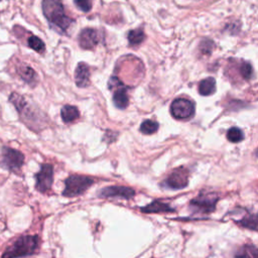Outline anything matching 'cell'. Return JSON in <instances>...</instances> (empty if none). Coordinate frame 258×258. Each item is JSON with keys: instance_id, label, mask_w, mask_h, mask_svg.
<instances>
[{"instance_id": "ffe728a7", "label": "cell", "mask_w": 258, "mask_h": 258, "mask_svg": "<svg viewBox=\"0 0 258 258\" xmlns=\"http://www.w3.org/2000/svg\"><path fill=\"white\" fill-rule=\"evenodd\" d=\"M28 46L30 48H32L33 50L37 51V52H43L44 49H45V45H44V42L38 38L37 36L35 35H32L28 38Z\"/></svg>"}, {"instance_id": "d6986e66", "label": "cell", "mask_w": 258, "mask_h": 258, "mask_svg": "<svg viewBox=\"0 0 258 258\" xmlns=\"http://www.w3.org/2000/svg\"><path fill=\"white\" fill-rule=\"evenodd\" d=\"M145 38V34L141 28H137L134 30H131L128 33V40L129 43L132 45H137L141 43Z\"/></svg>"}, {"instance_id": "5bb4252c", "label": "cell", "mask_w": 258, "mask_h": 258, "mask_svg": "<svg viewBox=\"0 0 258 258\" xmlns=\"http://www.w3.org/2000/svg\"><path fill=\"white\" fill-rule=\"evenodd\" d=\"M60 117L64 123H71L80 117V112L75 106L64 105L60 110Z\"/></svg>"}, {"instance_id": "d4e9b609", "label": "cell", "mask_w": 258, "mask_h": 258, "mask_svg": "<svg viewBox=\"0 0 258 258\" xmlns=\"http://www.w3.org/2000/svg\"><path fill=\"white\" fill-rule=\"evenodd\" d=\"M75 3L84 12H89L92 9V0H75Z\"/></svg>"}, {"instance_id": "603a6c76", "label": "cell", "mask_w": 258, "mask_h": 258, "mask_svg": "<svg viewBox=\"0 0 258 258\" xmlns=\"http://www.w3.org/2000/svg\"><path fill=\"white\" fill-rule=\"evenodd\" d=\"M252 73H253V69L251 64L245 61L242 62V64L240 66V75L243 77V79L249 80L252 77Z\"/></svg>"}, {"instance_id": "9a60e30c", "label": "cell", "mask_w": 258, "mask_h": 258, "mask_svg": "<svg viewBox=\"0 0 258 258\" xmlns=\"http://www.w3.org/2000/svg\"><path fill=\"white\" fill-rule=\"evenodd\" d=\"M216 90V81L214 78H207L199 84V92L203 96H210Z\"/></svg>"}, {"instance_id": "8992f818", "label": "cell", "mask_w": 258, "mask_h": 258, "mask_svg": "<svg viewBox=\"0 0 258 258\" xmlns=\"http://www.w3.org/2000/svg\"><path fill=\"white\" fill-rule=\"evenodd\" d=\"M24 162V155L14 148L3 147L2 151V163L3 165L12 171H16L21 168Z\"/></svg>"}, {"instance_id": "277c9868", "label": "cell", "mask_w": 258, "mask_h": 258, "mask_svg": "<svg viewBox=\"0 0 258 258\" xmlns=\"http://www.w3.org/2000/svg\"><path fill=\"white\" fill-rule=\"evenodd\" d=\"M94 182V179L90 176L73 174L70 175L64 180V189L62 190V196L72 198L84 194Z\"/></svg>"}, {"instance_id": "5b68a950", "label": "cell", "mask_w": 258, "mask_h": 258, "mask_svg": "<svg viewBox=\"0 0 258 258\" xmlns=\"http://www.w3.org/2000/svg\"><path fill=\"white\" fill-rule=\"evenodd\" d=\"M35 187L38 191L44 194L50 189L53 181V167L51 164L43 163L39 171L35 174Z\"/></svg>"}, {"instance_id": "ba28073f", "label": "cell", "mask_w": 258, "mask_h": 258, "mask_svg": "<svg viewBox=\"0 0 258 258\" xmlns=\"http://www.w3.org/2000/svg\"><path fill=\"white\" fill-rule=\"evenodd\" d=\"M109 88L111 90H115L113 95V102L115 106L119 109H125L128 106L129 98L126 89L122 87V83L116 77H112L109 81Z\"/></svg>"}, {"instance_id": "3957f363", "label": "cell", "mask_w": 258, "mask_h": 258, "mask_svg": "<svg viewBox=\"0 0 258 258\" xmlns=\"http://www.w3.org/2000/svg\"><path fill=\"white\" fill-rule=\"evenodd\" d=\"M9 101L14 105L15 109L18 111L19 116L21 117L22 121L31 128H36L39 127L38 125V117L39 113L34 112L33 109L29 106V104L26 103L25 99L23 96L19 95L18 93H12L9 97Z\"/></svg>"}, {"instance_id": "44dd1931", "label": "cell", "mask_w": 258, "mask_h": 258, "mask_svg": "<svg viewBox=\"0 0 258 258\" xmlns=\"http://www.w3.org/2000/svg\"><path fill=\"white\" fill-rule=\"evenodd\" d=\"M158 129V123L152 120H145L140 125V131L143 134H152Z\"/></svg>"}, {"instance_id": "9c48e42d", "label": "cell", "mask_w": 258, "mask_h": 258, "mask_svg": "<svg viewBox=\"0 0 258 258\" xmlns=\"http://www.w3.org/2000/svg\"><path fill=\"white\" fill-rule=\"evenodd\" d=\"M188 182L187 178V171L184 168L175 169L164 181V184L168 188L172 189H179L185 187Z\"/></svg>"}, {"instance_id": "e0dca14e", "label": "cell", "mask_w": 258, "mask_h": 258, "mask_svg": "<svg viewBox=\"0 0 258 258\" xmlns=\"http://www.w3.org/2000/svg\"><path fill=\"white\" fill-rule=\"evenodd\" d=\"M143 212L146 213H156V212H172L173 210L166 204H163L161 202L154 201L151 205H148L141 209Z\"/></svg>"}, {"instance_id": "2e32d148", "label": "cell", "mask_w": 258, "mask_h": 258, "mask_svg": "<svg viewBox=\"0 0 258 258\" xmlns=\"http://www.w3.org/2000/svg\"><path fill=\"white\" fill-rule=\"evenodd\" d=\"M19 75L24 82H26L27 84H29L31 86L35 85V83L37 82V75H36L35 71L28 66H23L19 70Z\"/></svg>"}, {"instance_id": "8fae6325", "label": "cell", "mask_w": 258, "mask_h": 258, "mask_svg": "<svg viewBox=\"0 0 258 258\" xmlns=\"http://www.w3.org/2000/svg\"><path fill=\"white\" fill-rule=\"evenodd\" d=\"M99 42L98 31L93 28H85L79 35V44L84 49H92Z\"/></svg>"}, {"instance_id": "ac0fdd59", "label": "cell", "mask_w": 258, "mask_h": 258, "mask_svg": "<svg viewBox=\"0 0 258 258\" xmlns=\"http://www.w3.org/2000/svg\"><path fill=\"white\" fill-rule=\"evenodd\" d=\"M238 224L242 225L245 228L258 231V215L254 214V215L245 216L242 220L238 221Z\"/></svg>"}, {"instance_id": "52a82bcc", "label": "cell", "mask_w": 258, "mask_h": 258, "mask_svg": "<svg viewBox=\"0 0 258 258\" xmlns=\"http://www.w3.org/2000/svg\"><path fill=\"white\" fill-rule=\"evenodd\" d=\"M170 112L175 119H187L194 115L195 105L187 99L178 98L171 103Z\"/></svg>"}, {"instance_id": "4fadbf2b", "label": "cell", "mask_w": 258, "mask_h": 258, "mask_svg": "<svg viewBox=\"0 0 258 258\" xmlns=\"http://www.w3.org/2000/svg\"><path fill=\"white\" fill-rule=\"evenodd\" d=\"M75 82L79 88H86L90 85V69L87 63H78L75 71Z\"/></svg>"}, {"instance_id": "cb8c5ba5", "label": "cell", "mask_w": 258, "mask_h": 258, "mask_svg": "<svg viewBox=\"0 0 258 258\" xmlns=\"http://www.w3.org/2000/svg\"><path fill=\"white\" fill-rule=\"evenodd\" d=\"M238 256H250V257H258V249L254 247H244V249L241 250V252L237 253Z\"/></svg>"}, {"instance_id": "7402d4cb", "label": "cell", "mask_w": 258, "mask_h": 258, "mask_svg": "<svg viewBox=\"0 0 258 258\" xmlns=\"http://www.w3.org/2000/svg\"><path fill=\"white\" fill-rule=\"evenodd\" d=\"M227 138L229 141H231L233 143H237L244 139V134L241 131V129H239L237 127H232L227 132Z\"/></svg>"}, {"instance_id": "30bf717a", "label": "cell", "mask_w": 258, "mask_h": 258, "mask_svg": "<svg viewBox=\"0 0 258 258\" xmlns=\"http://www.w3.org/2000/svg\"><path fill=\"white\" fill-rule=\"evenodd\" d=\"M134 196V190L127 186L121 185H112L104 187L100 190L99 197L101 198H110V197H119L123 199H131Z\"/></svg>"}, {"instance_id": "6da1fadb", "label": "cell", "mask_w": 258, "mask_h": 258, "mask_svg": "<svg viewBox=\"0 0 258 258\" xmlns=\"http://www.w3.org/2000/svg\"><path fill=\"white\" fill-rule=\"evenodd\" d=\"M42 11L48 22L60 32H66L74 20L66 15L60 0H43Z\"/></svg>"}, {"instance_id": "7a4b0ae2", "label": "cell", "mask_w": 258, "mask_h": 258, "mask_svg": "<svg viewBox=\"0 0 258 258\" xmlns=\"http://www.w3.org/2000/svg\"><path fill=\"white\" fill-rule=\"evenodd\" d=\"M38 247V236L25 235L18 238L14 244L9 247L3 254V257H20L29 256L34 253Z\"/></svg>"}, {"instance_id": "7c38bea8", "label": "cell", "mask_w": 258, "mask_h": 258, "mask_svg": "<svg viewBox=\"0 0 258 258\" xmlns=\"http://www.w3.org/2000/svg\"><path fill=\"white\" fill-rule=\"evenodd\" d=\"M217 203V199L212 196H204L201 195L200 197L194 199L190 203V206L198 212L202 213H210L215 210V206Z\"/></svg>"}]
</instances>
